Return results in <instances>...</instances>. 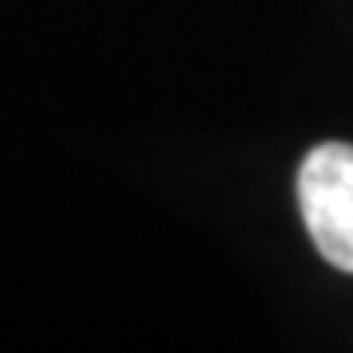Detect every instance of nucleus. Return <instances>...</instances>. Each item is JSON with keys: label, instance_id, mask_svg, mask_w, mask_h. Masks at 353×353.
Wrapping results in <instances>:
<instances>
[{"label": "nucleus", "instance_id": "nucleus-1", "mask_svg": "<svg viewBox=\"0 0 353 353\" xmlns=\"http://www.w3.org/2000/svg\"><path fill=\"white\" fill-rule=\"evenodd\" d=\"M299 212L318 255L353 275V145L322 141L299 165Z\"/></svg>", "mask_w": 353, "mask_h": 353}]
</instances>
